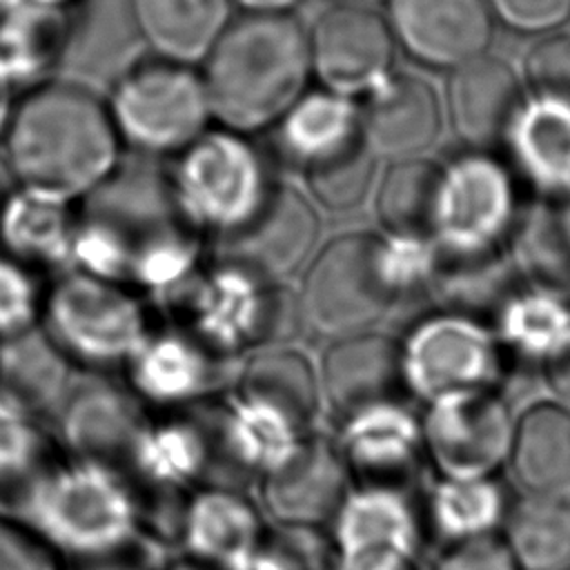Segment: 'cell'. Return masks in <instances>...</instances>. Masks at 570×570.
<instances>
[{
  "label": "cell",
  "instance_id": "obj_1",
  "mask_svg": "<svg viewBox=\"0 0 570 570\" xmlns=\"http://www.w3.org/2000/svg\"><path fill=\"white\" fill-rule=\"evenodd\" d=\"M203 240L165 171L120 165L78 200L73 267L165 301L207 258Z\"/></svg>",
  "mask_w": 570,
  "mask_h": 570
},
{
  "label": "cell",
  "instance_id": "obj_2",
  "mask_svg": "<svg viewBox=\"0 0 570 570\" xmlns=\"http://www.w3.org/2000/svg\"><path fill=\"white\" fill-rule=\"evenodd\" d=\"M2 145L18 187L73 203L120 167L122 151L107 102L60 80H42L13 102Z\"/></svg>",
  "mask_w": 570,
  "mask_h": 570
},
{
  "label": "cell",
  "instance_id": "obj_3",
  "mask_svg": "<svg viewBox=\"0 0 570 570\" xmlns=\"http://www.w3.org/2000/svg\"><path fill=\"white\" fill-rule=\"evenodd\" d=\"M16 501L67 566L129 552L147 534L140 490L109 461L56 454Z\"/></svg>",
  "mask_w": 570,
  "mask_h": 570
},
{
  "label": "cell",
  "instance_id": "obj_4",
  "mask_svg": "<svg viewBox=\"0 0 570 570\" xmlns=\"http://www.w3.org/2000/svg\"><path fill=\"white\" fill-rule=\"evenodd\" d=\"M200 65L214 122L249 136L272 127L312 78L307 31L289 11L232 18Z\"/></svg>",
  "mask_w": 570,
  "mask_h": 570
},
{
  "label": "cell",
  "instance_id": "obj_5",
  "mask_svg": "<svg viewBox=\"0 0 570 570\" xmlns=\"http://www.w3.org/2000/svg\"><path fill=\"white\" fill-rule=\"evenodd\" d=\"M163 303L174 323L229 361L265 345L289 343L292 330L301 325L296 294L285 283L225 256L205 258Z\"/></svg>",
  "mask_w": 570,
  "mask_h": 570
},
{
  "label": "cell",
  "instance_id": "obj_6",
  "mask_svg": "<svg viewBox=\"0 0 570 570\" xmlns=\"http://www.w3.org/2000/svg\"><path fill=\"white\" fill-rule=\"evenodd\" d=\"M403 283L385 240L367 232L341 234L316 247L303 267L296 292L301 325L325 341L374 330Z\"/></svg>",
  "mask_w": 570,
  "mask_h": 570
},
{
  "label": "cell",
  "instance_id": "obj_7",
  "mask_svg": "<svg viewBox=\"0 0 570 570\" xmlns=\"http://www.w3.org/2000/svg\"><path fill=\"white\" fill-rule=\"evenodd\" d=\"M154 323L147 298L111 278L67 267L47 283L40 325L80 372H122Z\"/></svg>",
  "mask_w": 570,
  "mask_h": 570
},
{
  "label": "cell",
  "instance_id": "obj_8",
  "mask_svg": "<svg viewBox=\"0 0 570 570\" xmlns=\"http://www.w3.org/2000/svg\"><path fill=\"white\" fill-rule=\"evenodd\" d=\"M171 158L165 174L178 207L214 240L240 229L276 183L249 134L220 125L205 129Z\"/></svg>",
  "mask_w": 570,
  "mask_h": 570
},
{
  "label": "cell",
  "instance_id": "obj_9",
  "mask_svg": "<svg viewBox=\"0 0 570 570\" xmlns=\"http://www.w3.org/2000/svg\"><path fill=\"white\" fill-rule=\"evenodd\" d=\"M107 107L122 145L147 156H176L214 122L200 69L163 56L122 71Z\"/></svg>",
  "mask_w": 570,
  "mask_h": 570
},
{
  "label": "cell",
  "instance_id": "obj_10",
  "mask_svg": "<svg viewBox=\"0 0 570 570\" xmlns=\"http://www.w3.org/2000/svg\"><path fill=\"white\" fill-rule=\"evenodd\" d=\"M399 343L407 394L423 403L461 390H501L508 361L483 321L439 309Z\"/></svg>",
  "mask_w": 570,
  "mask_h": 570
},
{
  "label": "cell",
  "instance_id": "obj_11",
  "mask_svg": "<svg viewBox=\"0 0 570 570\" xmlns=\"http://www.w3.org/2000/svg\"><path fill=\"white\" fill-rule=\"evenodd\" d=\"M421 434L436 476H492L508 459L514 412L492 387L461 390L423 403Z\"/></svg>",
  "mask_w": 570,
  "mask_h": 570
},
{
  "label": "cell",
  "instance_id": "obj_12",
  "mask_svg": "<svg viewBox=\"0 0 570 570\" xmlns=\"http://www.w3.org/2000/svg\"><path fill=\"white\" fill-rule=\"evenodd\" d=\"M234 361L216 354L183 325L154 323L122 367V381L149 412H189L227 390Z\"/></svg>",
  "mask_w": 570,
  "mask_h": 570
},
{
  "label": "cell",
  "instance_id": "obj_13",
  "mask_svg": "<svg viewBox=\"0 0 570 570\" xmlns=\"http://www.w3.org/2000/svg\"><path fill=\"white\" fill-rule=\"evenodd\" d=\"M307 42L312 76L321 87L350 98L379 85L394 58L387 18L358 2L325 9L307 31Z\"/></svg>",
  "mask_w": 570,
  "mask_h": 570
},
{
  "label": "cell",
  "instance_id": "obj_14",
  "mask_svg": "<svg viewBox=\"0 0 570 570\" xmlns=\"http://www.w3.org/2000/svg\"><path fill=\"white\" fill-rule=\"evenodd\" d=\"M334 441L356 485L414 490L428 465L421 419L405 399L338 416Z\"/></svg>",
  "mask_w": 570,
  "mask_h": 570
},
{
  "label": "cell",
  "instance_id": "obj_15",
  "mask_svg": "<svg viewBox=\"0 0 570 570\" xmlns=\"http://www.w3.org/2000/svg\"><path fill=\"white\" fill-rule=\"evenodd\" d=\"M318 236V209L305 191L274 183L258 212L240 229L216 243L218 256L285 283L287 276L307 265Z\"/></svg>",
  "mask_w": 570,
  "mask_h": 570
},
{
  "label": "cell",
  "instance_id": "obj_16",
  "mask_svg": "<svg viewBox=\"0 0 570 570\" xmlns=\"http://www.w3.org/2000/svg\"><path fill=\"white\" fill-rule=\"evenodd\" d=\"M354 488L334 436L307 434L301 448L258 481V505L276 525L327 528Z\"/></svg>",
  "mask_w": 570,
  "mask_h": 570
},
{
  "label": "cell",
  "instance_id": "obj_17",
  "mask_svg": "<svg viewBox=\"0 0 570 570\" xmlns=\"http://www.w3.org/2000/svg\"><path fill=\"white\" fill-rule=\"evenodd\" d=\"M216 445L212 430L189 412H149L122 468L142 497L185 499L207 483Z\"/></svg>",
  "mask_w": 570,
  "mask_h": 570
},
{
  "label": "cell",
  "instance_id": "obj_18",
  "mask_svg": "<svg viewBox=\"0 0 570 570\" xmlns=\"http://www.w3.org/2000/svg\"><path fill=\"white\" fill-rule=\"evenodd\" d=\"M147 414L149 410L125 381L85 372L82 381L71 383L56 412L53 434L69 454L122 465Z\"/></svg>",
  "mask_w": 570,
  "mask_h": 570
},
{
  "label": "cell",
  "instance_id": "obj_19",
  "mask_svg": "<svg viewBox=\"0 0 570 570\" xmlns=\"http://www.w3.org/2000/svg\"><path fill=\"white\" fill-rule=\"evenodd\" d=\"M216 401V421L209 428L216 456L256 481L278 470L314 432L283 405L238 385L227 387Z\"/></svg>",
  "mask_w": 570,
  "mask_h": 570
},
{
  "label": "cell",
  "instance_id": "obj_20",
  "mask_svg": "<svg viewBox=\"0 0 570 570\" xmlns=\"http://www.w3.org/2000/svg\"><path fill=\"white\" fill-rule=\"evenodd\" d=\"M267 530L258 501L229 485L203 483L183 499L176 537L185 557L214 570H240Z\"/></svg>",
  "mask_w": 570,
  "mask_h": 570
},
{
  "label": "cell",
  "instance_id": "obj_21",
  "mask_svg": "<svg viewBox=\"0 0 570 570\" xmlns=\"http://www.w3.org/2000/svg\"><path fill=\"white\" fill-rule=\"evenodd\" d=\"M316 372L323 405L336 416L407 394L401 343L376 330L327 341Z\"/></svg>",
  "mask_w": 570,
  "mask_h": 570
},
{
  "label": "cell",
  "instance_id": "obj_22",
  "mask_svg": "<svg viewBox=\"0 0 570 570\" xmlns=\"http://www.w3.org/2000/svg\"><path fill=\"white\" fill-rule=\"evenodd\" d=\"M488 0H390L394 38L421 62L459 67L488 51L494 31Z\"/></svg>",
  "mask_w": 570,
  "mask_h": 570
},
{
  "label": "cell",
  "instance_id": "obj_23",
  "mask_svg": "<svg viewBox=\"0 0 570 570\" xmlns=\"http://www.w3.org/2000/svg\"><path fill=\"white\" fill-rule=\"evenodd\" d=\"M521 80L514 69L488 51L454 67L448 82V114L456 136L479 149L508 140L521 109Z\"/></svg>",
  "mask_w": 570,
  "mask_h": 570
},
{
  "label": "cell",
  "instance_id": "obj_24",
  "mask_svg": "<svg viewBox=\"0 0 570 570\" xmlns=\"http://www.w3.org/2000/svg\"><path fill=\"white\" fill-rule=\"evenodd\" d=\"M361 134L376 156L410 158L439 136L443 114L434 87L407 71L387 73L358 107Z\"/></svg>",
  "mask_w": 570,
  "mask_h": 570
},
{
  "label": "cell",
  "instance_id": "obj_25",
  "mask_svg": "<svg viewBox=\"0 0 570 570\" xmlns=\"http://www.w3.org/2000/svg\"><path fill=\"white\" fill-rule=\"evenodd\" d=\"M512 220V187L505 171L485 156L456 160L445 169L436 243L492 247Z\"/></svg>",
  "mask_w": 570,
  "mask_h": 570
},
{
  "label": "cell",
  "instance_id": "obj_26",
  "mask_svg": "<svg viewBox=\"0 0 570 570\" xmlns=\"http://www.w3.org/2000/svg\"><path fill=\"white\" fill-rule=\"evenodd\" d=\"M78 203L13 187L0 203V249L38 272L73 267Z\"/></svg>",
  "mask_w": 570,
  "mask_h": 570
},
{
  "label": "cell",
  "instance_id": "obj_27",
  "mask_svg": "<svg viewBox=\"0 0 570 570\" xmlns=\"http://www.w3.org/2000/svg\"><path fill=\"white\" fill-rule=\"evenodd\" d=\"M336 552L347 554L363 548H425L428 523L423 503L414 490L385 485H356L327 525Z\"/></svg>",
  "mask_w": 570,
  "mask_h": 570
},
{
  "label": "cell",
  "instance_id": "obj_28",
  "mask_svg": "<svg viewBox=\"0 0 570 570\" xmlns=\"http://www.w3.org/2000/svg\"><path fill=\"white\" fill-rule=\"evenodd\" d=\"M505 465L525 494L570 501V410L548 399L514 414Z\"/></svg>",
  "mask_w": 570,
  "mask_h": 570
},
{
  "label": "cell",
  "instance_id": "obj_29",
  "mask_svg": "<svg viewBox=\"0 0 570 570\" xmlns=\"http://www.w3.org/2000/svg\"><path fill=\"white\" fill-rule=\"evenodd\" d=\"M278 154L298 171L363 138L358 107L325 87L305 91L274 125Z\"/></svg>",
  "mask_w": 570,
  "mask_h": 570
},
{
  "label": "cell",
  "instance_id": "obj_30",
  "mask_svg": "<svg viewBox=\"0 0 570 570\" xmlns=\"http://www.w3.org/2000/svg\"><path fill=\"white\" fill-rule=\"evenodd\" d=\"M232 0H129L154 56L198 65L232 20Z\"/></svg>",
  "mask_w": 570,
  "mask_h": 570
},
{
  "label": "cell",
  "instance_id": "obj_31",
  "mask_svg": "<svg viewBox=\"0 0 570 570\" xmlns=\"http://www.w3.org/2000/svg\"><path fill=\"white\" fill-rule=\"evenodd\" d=\"M445 167L410 156L392 163L376 187V216L394 238L425 243L441 225Z\"/></svg>",
  "mask_w": 570,
  "mask_h": 570
},
{
  "label": "cell",
  "instance_id": "obj_32",
  "mask_svg": "<svg viewBox=\"0 0 570 570\" xmlns=\"http://www.w3.org/2000/svg\"><path fill=\"white\" fill-rule=\"evenodd\" d=\"M71 36L69 13L2 2L0 78L11 87L38 85L62 58Z\"/></svg>",
  "mask_w": 570,
  "mask_h": 570
},
{
  "label": "cell",
  "instance_id": "obj_33",
  "mask_svg": "<svg viewBox=\"0 0 570 570\" xmlns=\"http://www.w3.org/2000/svg\"><path fill=\"white\" fill-rule=\"evenodd\" d=\"M76 367L42 325L0 341V385L53 421Z\"/></svg>",
  "mask_w": 570,
  "mask_h": 570
},
{
  "label": "cell",
  "instance_id": "obj_34",
  "mask_svg": "<svg viewBox=\"0 0 570 570\" xmlns=\"http://www.w3.org/2000/svg\"><path fill=\"white\" fill-rule=\"evenodd\" d=\"M510 499L492 476H436L423 499L428 530L445 543L499 534Z\"/></svg>",
  "mask_w": 570,
  "mask_h": 570
},
{
  "label": "cell",
  "instance_id": "obj_35",
  "mask_svg": "<svg viewBox=\"0 0 570 570\" xmlns=\"http://www.w3.org/2000/svg\"><path fill=\"white\" fill-rule=\"evenodd\" d=\"M521 174L546 196L570 194V111L532 98L508 140Z\"/></svg>",
  "mask_w": 570,
  "mask_h": 570
},
{
  "label": "cell",
  "instance_id": "obj_36",
  "mask_svg": "<svg viewBox=\"0 0 570 570\" xmlns=\"http://www.w3.org/2000/svg\"><path fill=\"white\" fill-rule=\"evenodd\" d=\"M499 537L521 570H561L570 563V501L523 492L510 501Z\"/></svg>",
  "mask_w": 570,
  "mask_h": 570
},
{
  "label": "cell",
  "instance_id": "obj_37",
  "mask_svg": "<svg viewBox=\"0 0 570 570\" xmlns=\"http://www.w3.org/2000/svg\"><path fill=\"white\" fill-rule=\"evenodd\" d=\"M234 385L283 405L309 428L323 407L316 363L289 343L265 345L243 356Z\"/></svg>",
  "mask_w": 570,
  "mask_h": 570
},
{
  "label": "cell",
  "instance_id": "obj_38",
  "mask_svg": "<svg viewBox=\"0 0 570 570\" xmlns=\"http://www.w3.org/2000/svg\"><path fill=\"white\" fill-rule=\"evenodd\" d=\"M514 252L539 292L570 301V194L546 196L523 216Z\"/></svg>",
  "mask_w": 570,
  "mask_h": 570
},
{
  "label": "cell",
  "instance_id": "obj_39",
  "mask_svg": "<svg viewBox=\"0 0 570 570\" xmlns=\"http://www.w3.org/2000/svg\"><path fill=\"white\" fill-rule=\"evenodd\" d=\"M51 421L0 385V492L13 499L56 456Z\"/></svg>",
  "mask_w": 570,
  "mask_h": 570
},
{
  "label": "cell",
  "instance_id": "obj_40",
  "mask_svg": "<svg viewBox=\"0 0 570 570\" xmlns=\"http://www.w3.org/2000/svg\"><path fill=\"white\" fill-rule=\"evenodd\" d=\"M303 191L316 209L327 214H350L358 209L372 191L376 174V154L365 138L303 167Z\"/></svg>",
  "mask_w": 570,
  "mask_h": 570
},
{
  "label": "cell",
  "instance_id": "obj_41",
  "mask_svg": "<svg viewBox=\"0 0 570 570\" xmlns=\"http://www.w3.org/2000/svg\"><path fill=\"white\" fill-rule=\"evenodd\" d=\"M47 283L42 272L0 249V341L40 325Z\"/></svg>",
  "mask_w": 570,
  "mask_h": 570
},
{
  "label": "cell",
  "instance_id": "obj_42",
  "mask_svg": "<svg viewBox=\"0 0 570 570\" xmlns=\"http://www.w3.org/2000/svg\"><path fill=\"white\" fill-rule=\"evenodd\" d=\"M534 98L570 111V33H552L537 42L523 62Z\"/></svg>",
  "mask_w": 570,
  "mask_h": 570
},
{
  "label": "cell",
  "instance_id": "obj_43",
  "mask_svg": "<svg viewBox=\"0 0 570 570\" xmlns=\"http://www.w3.org/2000/svg\"><path fill=\"white\" fill-rule=\"evenodd\" d=\"M0 570H67V563L24 519L0 514Z\"/></svg>",
  "mask_w": 570,
  "mask_h": 570
},
{
  "label": "cell",
  "instance_id": "obj_44",
  "mask_svg": "<svg viewBox=\"0 0 570 570\" xmlns=\"http://www.w3.org/2000/svg\"><path fill=\"white\" fill-rule=\"evenodd\" d=\"M430 570H521L499 534L450 541Z\"/></svg>",
  "mask_w": 570,
  "mask_h": 570
},
{
  "label": "cell",
  "instance_id": "obj_45",
  "mask_svg": "<svg viewBox=\"0 0 570 570\" xmlns=\"http://www.w3.org/2000/svg\"><path fill=\"white\" fill-rule=\"evenodd\" d=\"M492 13L517 31H550L570 18V0H488Z\"/></svg>",
  "mask_w": 570,
  "mask_h": 570
},
{
  "label": "cell",
  "instance_id": "obj_46",
  "mask_svg": "<svg viewBox=\"0 0 570 570\" xmlns=\"http://www.w3.org/2000/svg\"><path fill=\"white\" fill-rule=\"evenodd\" d=\"M338 570H423V552L410 548H363L338 557Z\"/></svg>",
  "mask_w": 570,
  "mask_h": 570
},
{
  "label": "cell",
  "instance_id": "obj_47",
  "mask_svg": "<svg viewBox=\"0 0 570 570\" xmlns=\"http://www.w3.org/2000/svg\"><path fill=\"white\" fill-rule=\"evenodd\" d=\"M539 372L550 392V399L570 410V343L561 347L552 358H548Z\"/></svg>",
  "mask_w": 570,
  "mask_h": 570
},
{
  "label": "cell",
  "instance_id": "obj_48",
  "mask_svg": "<svg viewBox=\"0 0 570 570\" xmlns=\"http://www.w3.org/2000/svg\"><path fill=\"white\" fill-rule=\"evenodd\" d=\"M138 548L116 554V557H107V559H96V561H82V563H73L78 566L76 570H147L142 561H138ZM69 570V566H67Z\"/></svg>",
  "mask_w": 570,
  "mask_h": 570
},
{
  "label": "cell",
  "instance_id": "obj_49",
  "mask_svg": "<svg viewBox=\"0 0 570 570\" xmlns=\"http://www.w3.org/2000/svg\"><path fill=\"white\" fill-rule=\"evenodd\" d=\"M232 2L243 7L245 11H254V13H285L298 0H232Z\"/></svg>",
  "mask_w": 570,
  "mask_h": 570
},
{
  "label": "cell",
  "instance_id": "obj_50",
  "mask_svg": "<svg viewBox=\"0 0 570 570\" xmlns=\"http://www.w3.org/2000/svg\"><path fill=\"white\" fill-rule=\"evenodd\" d=\"M13 102H16V100H13V89L0 78V140H2L4 127H7V122H9Z\"/></svg>",
  "mask_w": 570,
  "mask_h": 570
},
{
  "label": "cell",
  "instance_id": "obj_51",
  "mask_svg": "<svg viewBox=\"0 0 570 570\" xmlns=\"http://www.w3.org/2000/svg\"><path fill=\"white\" fill-rule=\"evenodd\" d=\"M4 2H18V4H27V7H38V9H51V11H67V13H71V9H73L80 0H4Z\"/></svg>",
  "mask_w": 570,
  "mask_h": 570
},
{
  "label": "cell",
  "instance_id": "obj_52",
  "mask_svg": "<svg viewBox=\"0 0 570 570\" xmlns=\"http://www.w3.org/2000/svg\"><path fill=\"white\" fill-rule=\"evenodd\" d=\"M338 2H358V4H367V2H376V0H338Z\"/></svg>",
  "mask_w": 570,
  "mask_h": 570
},
{
  "label": "cell",
  "instance_id": "obj_53",
  "mask_svg": "<svg viewBox=\"0 0 570 570\" xmlns=\"http://www.w3.org/2000/svg\"><path fill=\"white\" fill-rule=\"evenodd\" d=\"M4 194H7V191H2V189H0V203H2V198H4Z\"/></svg>",
  "mask_w": 570,
  "mask_h": 570
},
{
  "label": "cell",
  "instance_id": "obj_54",
  "mask_svg": "<svg viewBox=\"0 0 570 570\" xmlns=\"http://www.w3.org/2000/svg\"><path fill=\"white\" fill-rule=\"evenodd\" d=\"M561 570H570V563H568V566H566V568H561Z\"/></svg>",
  "mask_w": 570,
  "mask_h": 570
},
{
  "label": "cell",
  "instance_id": "obj_55",
  "mask_svg": "<svg viewBox=\"0 0 570 570\" xmlns=\"http://www.w3.org/2000/svg\"><path fill=\"white\" fill-rule=\"evenodd\" d=\"M2 2H4V0H0V7H2Z\"/></svg>",
  "mask_w": 570,
  "mask_h": 570
}]
</instances>
